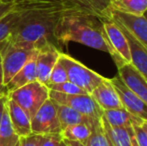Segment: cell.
Segmentation results:
<instances>
[{"mask_svg": "<svg viewBox=\"0 0 147 146\" xmlns=\"http://www.w3.org/2000/svg\"><path fill=\"white\" fill-rule=\"evenodd\" d=\"M60 44L77 42L111 55L116 66L125 63L111 47L104 29V19L85 10H74L62 15L54 33Z\"/></svg>", "mask_w": 147, "mask_h": 146, "instance_id": "obj_1", "label": "cell"}, {"mask_svg": "<svg viewBox=\"0 0 147 146\" xmlns=\"http://www.w3.org/2000/svg\"><path fill=\"white\" fill-rule=\"evenodd\" d=\"M38 52V48L20 45L6 39L0 43V57L3 69L4 85L13 78L30 59Z\"/></svg>", "mask_w": 147, "mask_h": 146, "instance_id": "obj_2", "label": "cell"}, {"mask_svg": "<svg viewBox=\"0 0 147 146\" xmlns=\"http://www.w3.org/2000/svg\"><path fill=\"white\" fill-rule=\"evenodd\" d=\"M7 97L15 101L31 119L43 103L49 99V89L45 84L36 80L10 92Z\"/></svg>", "mask_w": 147, "mask_h": 146, "instance_id": "obj_3", "label": "cell"}, {"mask_svg": "<svg viewBox=\"0 0 147 146\" xmlns=\"http://www.w3.org/2000/svg\"><path fill=\"white\" fill-rule=\"evenodd\" d=\"M59 60L61 61V63L66 69L68 81L77 85L78 87L83 89L88 94H91V92L105 78L100 74L96 73L95 71L89 69L88 67L74 59L73 57L63 52L60 53Z\"/></svg>", "mask_w": 147, "mask_h": 146, "instance_id": "obj_4", "label": "cell"}, {"mask_svg": "<svg viewBox=\"0 0 147 146\" xmlns=\"http://www.w3.org/2000/svg\"><path fill=\"white\" fill-rule=\"evenodd\" d=\"M49 98L54 102L71 107L74 110L92 118L100 119L103 115V110L99 107L90 94L68 95L49 90Z\"/></svg>", "mask_w": 147, "mask_h": 146, "instance_id": "obj_5", "label": "cell"}, {"mask_svg": "<svg viewBox=\"0 0 147 146\" xmlns=\"http://www.w3.org/2000/svg\"><path fill=\"white\" fill-rule=\"evenodd\" d=\"M31 132L39 135L60 134L61 132L56 108L50 98L43 103L31 118Z\"/></svg>", "mask_w": 147, "mask_h": 146, "instance_id": "obj_6", "label": "cell"}, {"mask_svg": "<svg viewBox=\"0 0 147 146\" xmlns=\"http://www.w3.org/2000/svg\"><path fill=\"white\" fill-rule=\"evenodd\" d=\"M105 19H110L122 26L138 42L147 48V19L143 15H132L109 8Z\"/></svg>", "mask_w": 147, "mask_h": 146, "instance_id": "obj_7", "label": "cell"}, {"mask_svg": "<svg viewBox=\"0 0 147 146\" xmlns=\"http://www.w3.org/2000/svg\"><path fill=\"white\" fill-rule=\"evenodd\" d=\"M110 80L119 96L122 106L131 114L147 121V104L145 102L142 101L133 91H131L118 75L110 78Z\"/></svg>", "mask_w": 147, "mask_h": 146, "instance_id": "obj_8", "label": "cell"}, {"mask_svg": "<svg viewBox=\"0 0 147 146\" xmlns=\"http://www.w3.org/2000/svg\"><path fill=\"white\" fill-rule=\"evenodd\" d=\"M61 51L53 44H46L38 48L36 54L37 81L46 85L54 65L59 59Z\"/></svg>", "mask_w": 147, "mask_h": 146, "instance_id": "obj_9", "label": "cell"}, {"mask_svg": "<svg viewBox=\"0 0 147 146\" xmlns=\"http://www.w3.org/2000/svg\"><path fill=\"white\" fill-rule=\"evenodd\" d=\"M117 75L125 85L147 104V81L131 63H123L117 67Z\"/></svg>", "mask_w": 147, "mask_h": 146, "instance_id": "obj_10", "label": "cell"}, {"mask_svg": "<svg viewBox=\"0 0 147 146\" xmlns=\"http://www.w3.org/2000/svg\"><path fill=\"white\" fill-rule=\"evenodd\" d=\"M104 29L111 47L125 63H131L130 47L125 34L110 19H104Z\"/></svg>", "mask_w": 147, "mask_h": 146, "instance_id": "obj_11", "label": "cell"}, {"mask_svg": "<svg viewBox=\"0 0 147 146\" xmlns=\"http://www.w3.org/2000/svg\"><path fill=\"white\" fill-rule=\"evenodd\" d=\"M90 95L103 111L123 107L110 78H104Z\"/></svg>", "mask_w": 147, "mask_h": 146, "instance_id": "obj_12", "label": "cell"}, {"mask_svg": "<svg viewBox=\"0 0 147 146\" xmlns=\"http://www.w3.org/2000/svg\"><path fill=\"white\" fill-rule=\"evenodd\" d=\"M6 107L13 129L18 136L23 137L31 134V119L29 115L15 101L8 97L6 99Z\"/></svg>", "mask_w": 147, "mask_h": 146, "instance_id": "obj_13", "label": "cell"}, {"mask_svg": "<svg viewBox=\"0 0 147 146\" xmlns=\"http://www.w3.org/2000/svg\"><path fill=\"white\" fill-rule=\"evenodd\" d=\"M119 26L120 29L125 34L126 38L129 43L130 54H131V64L135 67L138 71L147 81V48L144 47L141 43H139L126 29H124L122 26Z\"/></svg>", "mask_w": 147, "mask_h": 146, "instance_id": "obj_14", "label": "cell"}, {"mask_svg": "<svg viewBox=\"0 0 147 146\" xmlns=\"http://www.w3.org/2000/svg\"><path fill=\"white\" fill-rule=\"evenodd\" d=\"M53 103H54L57 111V115H58L60 125H61V130L65 128V127L70 126V125L79 124V123H87V124L94 125L97 122H99L101 119H96L86 116V115L74 110L73 108L68 107L66 105H62V104H59L57 102L53 101Z\"/></svg>", "mask_w": 147, "mask_h": 146, "instance_id": "obj_15", "label": "cell"}, {"mask_svg": "<svg viewBox=\"0 0 147 146\" xmlns=\"http://www.w3.org/2000/svg\"><path fill=\"white\" fill-rule=\"evenodd\" d=\"M37 80V71H36V55L30 59L15 75L11 80L6 84V91L7 95L10 92L22 87L28 83Z\"/></svg>", "mask_w": 147, "mask_h": 146, "instance_id": "obj_16", "label": "cell"}, {"mask_svg": "<svg viewBox=\"0 0 147 146\" xmlns=\"http://www.w3.org/2000/svg\"><path fill=\"white\" fill-rule=\"evenodd\" d=\"M101 122L114 146H138L133 127H111L103 115L101 117Z\"/></svg>", "mask_w": 147, "mask_h": 146, "instance_id": "obj_17", "label": "cell"}, {"mask_svg": "<svg viewBox=\"0 0 147 146\" xmlns=\"http://www.w3.org/2000/svg\"><path fill=\"white\" fill-rule=\"evenodd\" d=\"M103 116L111 127L128 128V127H133V125L140 124V123H142V121H144L136 117L135 115L131 114L130 112H128L124 107L104 110Z\"/></svg>", "mask_w": 147, "mask_h": 146, "instance_id": "obj_18", "label": "cell"}, {"mask_svg": "<svg viewBox=\"0 0 147 146\" xmlns=\"http://www.w3.org/2000/svg\"><path fill=\"white\" fill-rule=\"evenodd\" d=\"M99 122H97L94 125L87 124V123H79V124L70 125V126H67L64 129H62L61 132H60V135H61L63 140L78 141V142L84 144L88 140L91 133H92L93 128Z\"/></svg>", "mask_w": 147, "mask_h": 146, "instance_id": "obj_19", "label": "cell"}, {"mask_svg": "<svg viewBox=\"0 0 147 146\" xmlns=\"http://www.w3.org/2000/svg\"><path fill=\"white\" fill-rule=\"evenodd\" d=\"M110 9L142 16L147 10V0H111Z\"/></svg>", "mask_w": 147, "mask_h": 146, "instance_id": "obj_20", "label": "cell"}, {"mask_svg": "<svg viewBox=\"0 0 147 146\" xmlns=\"http://www.w3.org/2000/svg\"><path fill=\"white\" fill-rule=\"evenodd\" d=\"M19 138L20 137L15 132L11 124L5 103L1 124H0V146H17L18 142H19Z\"/></svg>", "mask_w": 147, "mask_h": 146, "instance_id": "obj_21", "label": "cell"}, {"mask_svg": "<svg viewBox=\"0 0 147 146\" xmlns=\"http://www.w3.org/2000/svg\"><path fill=\"white\" fill-rule=\"evenodd\" d=\"M79 6L90 13L105 19L110 8L111 0H74Z\"/></svg>", "mask_w": 147, "mask_h": 146, "instance_id": "obj_22", "label": "cell"}, {"mask_svg": "<svg viewBox=\"0 0 147 146\" xmlns=\"http://www.w3.org/2000/svg\"><path fill=\"white\" fill-rule=\"evenodd\" d=\"M85 146H114L112 140L109 137L107 131L103 127L102 122L98 123L93 128L91 135L89 136L88 140L84 143Z\"/></svg>", "mask_w": 147, "mask_h": 146, "instance_id": "obj_23", "label": "cell"}, {"mask_svg": "<svg viewBox=\"0 0 147 146\" xmlns=\"http://www.w3.org/2000/svg\"><path fill=\"white\" fill-rule=\"evenodd\" d=\"M18 21H19V13L14 9L0 19V43L5 41L10 36L12 30L17 25Z\"/></svg>", "mask_w": 147, "mask_h": 146, "instance_id": "obj_24", "label": "cell"}, {"mask_svg": "<svg viewBox=\"0 0 147 146\" xmlns=\"http://www.w3.org/2000/svg\"><path fill=\"white\" fill-rule=\"evenodd\" d=\"M48 87L49 90L52 91L60 92L63 94H68V95H77V94H88L86 91H84L83 89H81L80 87H78L77 85L73 84L70 81H66L63 83L59 84H48L46 85Z\"/></svg>", "mask_w": 147, "mask_h": 146, "instance_id": "obj_25", "label": "cell"}, {"mask_svg": "<svg viewBox=\"0 0 147 146\" xmlns=\"http://www.w3.org/2000/svg\"><path fill=\"white\" fill-rule=\"evenodd\" d=\"M66 81H68L67 72H66L65 67L63 66L61 61L58 59V61L56 62V64L54 65L52 71H51L46 85H48V84H59Z\"/></svg>", "mask_w": 147, "mask_h": 146, "instance_id": "obj_26", "label": "cell"}, {"mask_svg": "<svg viewBox=\"0 0 147 146\" xmlns=\"http://www.w3.org/2000/svg\"><path fill=\"white\" fill-rule=\"evenodd\" d=\"M138 146H147V121H142L138 125H133Z\"/></svg>", "mask_w": 147, "mask_h": 146, "instance_id": "obj_27", "label": "cell"}, {"mask_svg": "<svg viewBox=\"0 0 147 146\" xmlns=\"http://www.w3.org/2000/svg\"><path fill=\"white\" fill-rule=\"evenodd\" d=\"M41 139H42V135L31 133L27 136L20 137L17 146H40Z\"/></svg>", "mask_w": 147, "mask_h": 146, "instance_id": "obj_28", "label": "cell"}, {"mask_svg": "<svg viewBox=\"0 0 147 146\" xmlns=\"http://www.w3.org/2000/svg\"><path fill=\"white\" fill-rule=\"evenodd\" d=\"M62 137L60 134L42 135L40 146H60L62 143Z\"/></svg>", "mask_w": 147, "mask_h": 146, "instance_id": "obj_29", "label": "cell"}, {"mask_svg": "<svg viewBox=\"0 0 147 146\" xmlns=\"http://www.w3.org/2000/svg\"><path fill=\"white\" fill-rule=\"evenodd\" d=\"M13 10V2H6L0 0V19Z\"/></svg>", "mask_w": 147, "mask_h": 146, "instance_id": "obj_30", "label": "cell"}, {"mask_svg": "<svg viewBox=\"0 0 147 146\" xmlns=\"http://www.w3.org/2000/svg\"><path fill=\"white\" fill-rule=\"evenodd\" d=\"M1 96H7V91H6V87H5V85H4L3 69H2L1 57H0V97H1Z\"/></svg>", "mask_w": 147, "mask_h": 146, "instance_id": "obj_31", "label": "cell"}, {"mask_svg": "<svg viewBox=\"0 0 147 146\" xmlns=\"http://www.w3.org/2000/svg\"><path fill=\"white\" fill-rule=\"evenodd\" d=\"M6 99H7V96H1L0 97V124H1V119H2V115H3L4 107H5Z\"/></svg>", "mask_w": 147, "mask_h": 146, "instance_id": "obj_32", "label": "cell"}, {"mask_svg": "<svg viewBox=\"0 0 147 146\" xmlns=\"http://www.w3.org/2000/svg\"><path fill=\"white\" fill-rule=\"evenodd\" d=\"M66 146H85L82 143L78 142V141H71V140H63Z\"/></svg>", "mask_w": 147, "mask_h": 146, "instance_id": "obj_33", "label": "cell"}, {"mask_svg": "<svg viewBox=\"0 0 147 146\" xmlns=\"http://www.w3.org/2000/svg\"><path fill=\"white\" fill-rule=\"evenodd\" d=\"M143 16H144V17H145L146 19H147V10H146V11H145V13L143 14Z\"/></svg>", "mask_w": 147, "mask_h": 146, "instance_id": "obj_34", "label": "cell"}, {"mask_svg": "<svg viewBox=\"0 0 147 146\" xmlns=\"http://www.w3.org/2000/svg\"><path fill=\"white\" fill-rule=\"evenodd\" d=\"M60 146H66V145H65V143H64V141H63V140H62V143H61V145H60Z\"/></svg>", "mask_w": 147, "mask_h": 146, "instance_id": "obj_35", "label": "cell"}, {"mask_svg": "<svg viewBox=\"0 0 147 146\" xmlns=\"http://www.w3.org/2000/svg\"><path fill=\"white\" fill-rule=\"evenodd\" d=\"M3 1H6V2H11L12 0H3Z\"/></svg>", "mask_w": 147, "mask_h": 146, "instance_id": "obj_36", "label": "cell"}]
</instances>
